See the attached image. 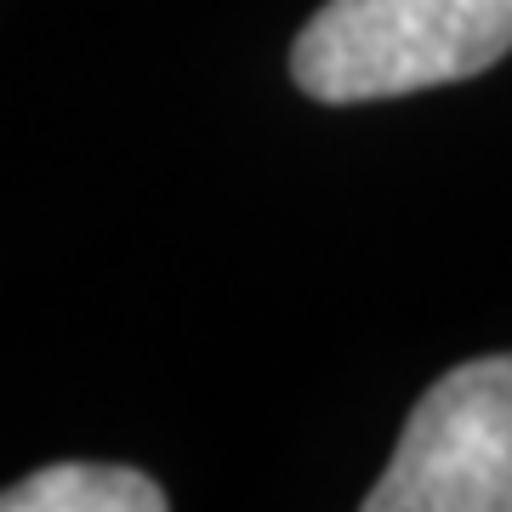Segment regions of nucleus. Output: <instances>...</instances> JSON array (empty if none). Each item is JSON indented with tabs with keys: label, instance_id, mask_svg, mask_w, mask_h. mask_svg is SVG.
Returning <instances> with one entry per match:
<instances>
[{
	"label": "nucleus",
	"instance_id": "obj_1",
	"mask_svg": "<svg viewBox=\"0 0 512 512\" xmlns=\"http://www.w3.org/2000/svg\"><path fill=\"white\" fill-rule=\"evenodd\" d=\"M512 52V0H330L296 35L291 74L319 103L450 86Z\"/></svg>",
	"mask_w": 512,
	"mask_h": 512
},
{
	"label": "nucleus",
	"instance_id": "obj_2",
	"mask_svg": "<svg viewBox=\"0 0 512 512\" xmlns=\"http://www.w3.org/2000/svg\"><path fill=\"white\" fill-rule=\"evenodd\" d=\"M365 512H512V353L421 393Z\"/></svg>",
	"mask_w": 512,
	"mask_h": 512
},
{
	"label": "nucleus",
	"instance_id": "obj_3",
	"mask_svg": "<svg viewBox=\"0 0 512 512\" xmlns=\"http://www.w3.org/2000/svg\"><path fill=\"white\" fill-rule=\"evenodd\" d=\"M0 512H165V490L137 467L57 461L0 490Z\"/></svg>",
	"mask_w": 512,
	"mask_h": 512
}]
</instances>
